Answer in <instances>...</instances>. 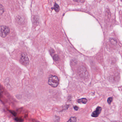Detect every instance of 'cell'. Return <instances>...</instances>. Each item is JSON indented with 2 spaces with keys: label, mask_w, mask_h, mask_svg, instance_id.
<instances>
[{
  "label": "cell",
  "mask_w": 122,
  "mask_h": 122,
  "mask_svg": "<svg viewBox=\"0 0 122 122\" xmlns=\"http://www.w3.org/2000/svg\"><path fill=\"white\" fill-rule=\"evenodd\" d=\"M79 74L81 76L85 77L86 75V69L83 67H81L79 70Z\"/></svg>",
  "instance_id": "cell-5"
},
{
  "label": "cell",
  "mask_w": 122,
  "mask_h": 122,
  "mask_svg": "<svg viewBox=\"0 0 122 122\" xmlns=\"http://www.w3.org/2000/svg\"><path fill=\"white\" fill-rule=\"evenodd\" d=\"M4 11V9L3 6L0 4V15L2 14Z\"/></svg>",
  "instance_id": "cell-10"
},
{
  "label": "cell",
  "mask_w": 122,
  "mask_h": 122,
  "mask_svg": "<svg viewBox=\"0 0 122 122\" xmlns=\"http://www.w3.org/2000/svg\"><path fill=\"white\" fill-rule=\"evenodd\" d=\"M74 109L75 110H76V111L78 110V109H79V107L76 106H74Z\"/></svg>",
  "instance_id": "cell-14"
},
{
  "label": "cell",
  "mask_w": 122,
  "mask_h": 122,
  "mask_svg": "<svg viewBox=\"0 0 122 122\" xmlns=\"http://www.w3.org/2000/svg\"><path fill=\"white\" fill-rule=\"evenodd\" d=\"M68 122H76V118L75 117H71L69 120Z\"/></svg>",
  "instance_id": "cell-9"
},
{
  "label": "cell",
  "mask_w": 122,
  "mask_h": 122,
  "mask_svg": "<svg viewBox=\"0 0 122 122\" xmlns=\"http://www.w3.org/2000/svg\"><path fill=\"white\" fill-rule=\"evenodd\" d=\"M59 80L56 76H52L49 79V85L53 87H56L58 86Z\"/></svg>",
  "instance_id": "cell-1"
},
{
  "label": "cell",
  "mask_w": 122,
  "mask_h": 122,
  "mask_svg": "<svg viewBox=\"0 0 122 122\" xmlns=\"http://www.w3.org/2000/svg\"></svg>",
  "instance_id": "cell-16"
},
{
  "label": "cell",
  "mask_w": 122,
  "mask_h": 122,
  "mask_svg": "<svg viewBox=\"0 0 122 122\" xmlns=\"http://www.w3.org/2000/svg\"><path fill=\"white\" fill-rule=\"evenodd\" d=\"M112 97H109V99L107 100V102H108V103L110 104H111L112 102Z\"/></svg>",
  "instance_id": "cell-11"
},
{
  "label": "cell",
  "mask_w": 122,
  "mask_h": 122,
  "mask_svg": "<svg viewBox=\"0 0 122 122\" xmlns=\"http://www.w3.org/2000/svg\"><path fill=\"white\" fill-rule=\"evenodd\" d=\"M102 109L100 107H98L96 109V110L93 112L92 114V117H96L99 116V115L101 112Z\"/></svg>",
  "instance_id": "cell-4"
},
{
  "label": "cell",
  "mask_w": 122,
  "mask_h": 122,
  "mask_svg": "<svg viewBox=\"0 0 122 122\" xmlns=\"http://www.w3.org/2000/svg\"><path fill=\"white\" fill-rule=\"evenodd\" d=\"M15 120L16 122H21L23 121V120L22 119H20V118H16L15 119Z\"/></svg>",
  "instance_id": "cell-13"
},
{
  "label": "cell",
  "mask_w": 122,
  "mask_h": 122,
  "mask_svg": "<svg viewBox=\"0 0 122 122\" xmlns=\"http://www.w3.org/2000/svg\"><path fill=\"white\" fill-rule=\"evenodd\" d=\"M10 29L8 27L3 26L0 27V36L3 38L5 37L9 33Z\"/></svg>",
  "instance_id": "cell-2"
},
{
  "label": "cell",
  "mask_w": 122,
  "mask_h": 122,
  "mask_svg": "<svg viewBox=\"0 0 122 122\" xmlns=\"http://www.w3.org/2000/svg\"><path fill=\"white\" fill-rule=\"evenodd\" d=\"M74 1H76V2H78V3H84L85 0H73Z\"/></svg>",
  "instance_id": "cell-12"
},
{
  "label": "cell",
  "mask_w": 122,
  "mask_h": 122,
  "mask_svg": "<svg viewBox=\"0 0 122 122\" xmlns=\"http://www.w3.org/2000/svg\"><path fill=\"white\" fill-rule=\"evenodd\" d=\"M54 8V10L56 12H59V11H60V7H59V5L56 3L55 4Z\"/></svg>",
  "instance_id": "cell-7"
},
{
  "label": "cell",
  "mask_w": 122,
  "mask_h": 122,
  "mask_svg": "<svg viewBox=\"0 0 122 122\" xmlns=\"http://www.w3.org/2000/svg\"><path fill=\"white\" fill-rule=\"evenodd\" d=\"M108 0L110 2H112V1H114V0Z\"/></svg>",
  "instance_id": "cell-15"
},
{
  "label": "cell",
  "mask_w": 122,
  "mask_h": 122,
  "mask_svg": "<svg viewBox=\"0 0 122 122\" xmlns=\"http://www.w3.org/2000/svg\"><path fill=\"white\" fill-rule=\"evenodd\" d=\"M87 99L86 98H82L77 100L78 103L80 104H86L87 102Z\"/></svg>",
  "instance_id": "cell-6"
},
{
  "label": "cell",
  "mask_w": 122,
  "mask_h": 122,
  "mask_svg": "<svg viewBox=\"0 0 122 122\" xmlns=\"http://www.w3.org/2000/svg\"><path fill=\"white\" fill-rule=\"evenodd\" d=\"M20 62L24 66H27L29 64V60L26 54L23 53L21 54L20 58Z\"/></svg>",
  "instance_id": "cell-3"
},
{
  "label": "cell",
  "mask_w": 122,
  "mask_h": 122,
  "mask_svg": "<svg viewBox=\"0 0 122 122\" xmlns=\"http://www.w3.org/2000/svg\"><path fill=\"white\" fill-rule=\"evenodd\" d=\"M54 60L55 61H58L59 59V57L57 54H54L53 56Z\"/></svg>",
  "instance_id": "cell-8"
}]
</instances>
